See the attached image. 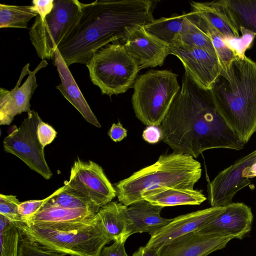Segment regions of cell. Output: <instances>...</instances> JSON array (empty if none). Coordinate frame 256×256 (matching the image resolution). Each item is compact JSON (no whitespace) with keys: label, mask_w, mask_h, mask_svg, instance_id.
Returning a JSON list of instances; mask_svg holds the SVG:
<instances>
[{"label":"cell","mask_w":256,"mask_h":256,"mask_svg":"<svg viewBox=\"0 0 256 256\" xmlns=\"http://www.w3.org/2000/svg\"><path fill=\"white\" fill-rule=\"evenodd\" d=\"M160 127L162 140L174 152L194 158L207 150H240L245 145L218 113L209 92L198 88L186 72Z\"/></svg>","instance_id":"1"},{"label":"cell","mask_w":256,"mask_h":256,"mask_svg":"<svg viewBox=\"0 0 256 256\" xmlns=\"http://www.w3.org/2000/svg\"><path fill=\"white\" fill-rule=\"evenodd\" d=\"M154 2L96 0L83 4L80 20L58 46L66 64H87L94 54L111 42L124 43L154 20Z\"/></svg>","instance_id":"2"},{"label":"cell","mask_w":256,"mask_h":256,"mask_svg":"<svg viewBox=\"0 0 256 256\" xmlns=\"http://www.w3.org/2000/svg\"><path fill=\"white\" fill-rule=\"evenodd\" d=\"M208 92L218 113L246 144L256 132V63L237 56Z\"/></svg>","instance_id":"3"},{"label":"cell","mask_w":256,"mask_h":256,"mask_svg":"<svg viewBox=\"0 0 256 256\" xmlns=\"http://www.w3.org/2000/svg\"><path fill=\"white\" fill-rule=\"evenodd\" d=\"M200 163L180 153L162 154L153 164L114 184L120 202L128 206L142 200L144 192L160 188L194 189L202 176Z\"/></svg>","instance_id":"4"},{"label":"cell","mask_w":256,"mask_h":256,"mask_svg":"<svg viewBox=\"0 0 256 256\" xmlns=\"http://www.w3.org/2000/svg\"><path fill=\"white\" fill-rule=\"evenodd\" d=\"M21 234L54 251L72 256H100L112 241L98 213L72 222L28 224L16 222Z\"/></svg>","instance_id":"5"},{"label":"cell","mask_w":256,"mask_h":256,"mask_svg":"<svg viewBox=\"0 0 256 256\" xmlns=\"http://www.w3.org/2000/svg\"><path fill=\"white\" fill-rule=\"evenodd\" d=\"M178 76L168 70H151L136 80L132 102L142 124L160 126L180 89Z\"/></svg>","instance_id":"6"},{"label":"cell","mask_w":256,"mask_h":256,"mask_svg":"<svg viewBox=\"0 0 256 256\" xmlns=\"http://www.w3.org/2000/svg\"><path fill=\"white\" fill-rule=\"evenodd\" d=\"M94 84L102 94L111 96L132 87L138 72L136 64L123 44H108L96 52L86 65Z\"/></svg>","instance_id":"7"},{"label":"cell","mask_w":256,"mask_h":256,"mask_svg":"<svg viewBox=\"0 0 256 256\" xmlns=\"http://www.w3.org/2000/svg\"><path fill=\"white\" fill-rule=\"evenodd\" d=\"M77 0H54L51 12L44 19L36 17L30 28V42L42 60L53 59L58 46L72 32L82 14Z\"/></svg>","instance_id":"8"},{"label":"cell","mask_w":256,"mask_h":256,"mask_svg":"<svg viewBox=\"0 0 256 256\" xmlns=\"http://www.w3.org/2000/svg\"><path fill=\"white\" fill-rule=\"evenodd\" d=\"M40 120L38 112L34 110L28 112L19 127L14 126L4 140L5 152L21 160L30 169L46 180L52 176L45 158L44 148L40 144L37 134Z\"/></svg>","instance_id":"9"},{"label":"cell","mask_w":256,"mask_h":256,"mask_svg":"<svg viewBox=\"0 0 256 256\" xmlns=\"http://www.w3.org/2000/svg\"><path fill=\"white\" fill-rule=\"evenodd\" d=\"M66 190L74 192L100 208L116 196L114 187L110 183L102 168L92 160L84 162L79 158L70 170Z\"/></svg>","instance_id":"10"},{"label":"cell","mask_w":256,"mask_h":256,"mask_svg":"<svg viewBox=\"0 0 256 256\" xmlns=\"http://www.w3.org/2000/svg\"><path fill=\"white\" fill-rule=\"evenodd\" d=\"M48 65L46 60H42L34 70L30 71L28 63L23 67L14 88L11 90L0 88V125H9L16 115L30 112V100L38 86L36 74Z\"/></svg>","instance_id":"11"},{"label":"cell","mask_w":256,"mask_h":256,"mask_svg":"<svg viewBox=\"0 0 256 256\" xmlns=\"http://www.w3.org/2000/svg\"><path fill=\"white\" fill-rule=\"evenodd\" d=\"M169 50L181 61L185 72L198 88L211 90L222 70L218 58L198 48L169 46Z\"/></svg>","instance_id":"12"},{"label":"cell","mask_w":256,"mask_h":256,"mask_svg":"<svg viewBox=\"0 0 256 256\" xmlns=\"http://www.w3.org/2000/svg\"><path fill=\"white\" fill-rule=\"evenodd\" d=\"M256 161L252 152L221 171L208 184V192L211 206H224L232 202L236 194L250 184V179L242 177L243 169Z\"/></svg>","instance_id":"13"},{"label":"cell","mask_w":256,"mask_h":256,"mask_svg":"<svg viewBox=\"0 0 256 256\" xmlns=\"http://www.w3.org/2000/svg\"><path fill=\"white\" fill-rule=\"evenodd\" d=\"M224 209V206H211L172 218L168 224L150 234V238L145 246L149 248H160L173 240L196 231L212 221Z\"/></svg>","instance_id":"14"},{"label":"cell","mask_w":256,"mask_h":256,"mask_svg":"<svg viewBox=\"0 0 256 256\" xmlns=\"http://www.w3.org/2000/svg\"><path fill=\"white\" fill-rule=\"evenodd\" d=\"M212 221L196 232L200 235H220L242 239L252 229L251 208L243 202H232Z\"/></svg>","instance_id":"15"},{"label":"cell","mask_w":256,"mask_h":256,"mask_svg":"<svg viewBox=\"0 0 256 256\" xmlns=\"http://www.w3.org/2000/svg\"><path fill=\"white\" fill-rule=\"evenodd\" d=\"M123 45L139 70L162 66L170 54L169 46L148 33L144 26L136 30Z\"/></svg>","instance_id":"16"},{"label":"cell","mask_w":256,"mask_h":256,"mask_svg":"<svg viewBox=\"0 0 256 256\" xmlns=\"http://www.w3.org/2000/svg\"><path fill=\"white\" fill-rule=\"evenodd\" d=\"M232 239L228 236L200 235L192 232L164 244L160 248L159 256H207L225 248Z\"/></svg>","instance_id":"17"},{"label":"cell","mask_w":256,"mask_h":256,"mask_svg":"<svg viewBox=\"0 0 256 256\" xmlns=\"http://www.w3.org/2000/svg\"><path fill=\"white\" fill-rule=\"evenodd\" d=\"M192 12L197 13L213 27L225 40L240 37V28L232 14L228 0L190 2Z\"/></svg>","instance_id":"18"},{"label":"cell","mask_w":256,"mask_h":256,"mask_svg":"<svg viewBox=\"0 0 256 256\" xmlns=\"http://www.w3.org/2000/svg\"><path fill=\"white\" fill-rule=\"evenodd\" d=\"M164 208L144 200L128 206L126 227L123 239L136 233L147 232L150 234L159 228L167 224L172 218L160 216Z\"/></svg>","instance_id":"19"},{"label":"cell","mask_w":256,"mask_h":256,"mask_svg":"<svg viewBox=\"0 0 256 256\" xmlns=\"http://www.w3.org/2000/svg\"><path fill=\"white\" fill-rule=\"evenodd\" d=\"M54 62L60 80V84L56 86V88L78 111L87 122L97 128H100V123L82 94L68 66L58 50L55 52Z\"/></svg>","instance_id":"20"},{"label":"cell","mask_w":256,"mask_h":256,"mask_svg":"<svg viewBox=\"0 0 256 256\" xmlns=\"http://www.w3.org/2000/svg\"><path fill=\"white\" fill-rule=\"evenodd\" d=\"M142 200L162 206L200 205L206 200L201 190L170 188H160L144 192Z\"/></svg>","instance_id":"21"},{"label":"cell","mask_w":256,"mask_h":256,"mask_svg":"<svg viewBox=\"0 0 256 256\" xmlns=\"http://www.w3.org/2000/svg\"><path fill=\"white\" fill-rule=\"evenodd\" d=\"M100 208L96 207L69 208L44 205L35 214L25 220L28 224L56 223L84 220L94 217Z\"/></svg>","instance_id":"22"},{"label":"cell","mask_w":256,"mask_h":256,"mask_svg":"<svg viewBox=\"0 0 256 256\" xmlns=\"http://www.w3.org/2000/svg\"><path fill=\"white\" fill-rule=\"evenodd\" d=\"M190 12L154 20L144 26V30L169 46H175Z\"/></svg>","instance_id":"23"},{"label":"cell","mask_w":256,"mask_h":256,"mask_svg":"<svg viewBox=\"0 0 256 256\" xmlns=\"http://www.w3.org/2000/svg\"><path fill=\"white\" fill-rule=\"evenodd\" d=\"M127 208L120 202H111L100 208L98 212L103 228L111 240H124L126 227Z\"/></svg>","instance_id":"24"},{"label":"cell","mask_w":256,"mask_h":256,"mask_svg":"<svg viewBox=\"0 0 256 256\" xmlns=\"http://www.w3.org/2000/svg\"><path fill=\"white\" fill-rule=\"evenodd\" d=\"M194 16V12H190L176 44L170 46L200 48L218 58L210 38L196 23Z\"/></svg>","instance_id":"25"},{"label":"cell","mask_w":256,"mask_h":256,"mask_svg":"<svg viewBox=\"0 0 256 256\" xmlns=\"http://www.w3.org/2000/svg\"><path fill=\"white\" fill-rule=\"evenodd\" d=\"M38 14L32 6L0 4V28H28L30 20Z\"/></svg>","instance_id":"26"},{"label":"cell","mask_w":256,"mask_h":256,"mask_svg":"<svg viewBox=\"0 0 256 256\" xmlns=\"http://www.w3.org/2000/svg\"><path fill=\"white\" fill-rule=\"evenodd\" d=\"M194 20L200 28L210 38L221 64L222 69L228 67L236 57L237 54L236 52L226 44L224 40L217 30L196 12H195Z\"/></svg>","instance_id":"27"},{"label":"cell","mask_w":256,"mask_h":256,"mask_svg":"<svg viewBox=\"0 0 256 256\" xmlns=\"http://www.w3.org/2000/svg\"><path fill=\"white\" fill-rule=\"evenodd\" d=\"M239 28L256 35V0H228Z\"/></svg>","instance_id":"28"},{"label":"cell","mask_w":256,"mask_h":256,"mask_svg":"<svg viewBox=\"0 0 256 256\" xmlns=\"http://www.w3.org/2000/svg\"><path fill=\"white\" fill-rule=\"evenodd\" d=\"M20 238L16 222L0 214V256H18Z\"/></svg>","instance_id":"29"},{"label":"cell","mask_w":256,"mask_h":256,"mask_svg":"<svg viewBox=\"0 0 256 256\" xmlns=\"http://www.w3.org/2000/svg\"><path fill=\"white\" fill-rule=\"evenodd\" d=\"M46 204L54 206L69 208L96 207L85 198L66 190L52 198Z\"/></svg>","instance_id":"30"},{"label":"cell","mask_w":256,"mask_h":256,"mask_svg":"<svg viewBox=\"0 0 256 256\" xmlns=\"http://www.w3.org/2000/svg\"><path fill=\"white\" fill-rule=\"evenodd\" d=\"M65 256V254L52 250L38 242L30 240L20 234L18 256Z\"/></svg>","instance_id":"31"},{"label":"cell","mask_w":256,"mask_h":256,"mask_svg":"<svg viewBox=\"0 0 256 256\" xmlns=\"http://www.w3.org/2000/svg\"><path fill=\"white\" fill-rule=\"evenodd\" d=\"M20 202L16 196L0 194V214L14 222H23L18 212Z\"/></svg>","instance_id":"32"},{"label":"cell","mask_w":256,"mask_h":256,"mask_svg":"<svg viewBox=\"0 0 256 256\" xmlns=\"http://www.w3.org/2000/svg\"><path fill=\"white\" fill-rule=\"evenodd\" d=\"M66 189L67 186L64 185L56 190L54 192L44 199L20 202L18 207V212L22 218L23 220L22 222H24L25 220L38 212L52 198Z\"/></svg>","instance_id":"33"},{"label":"cell","mask_w":256,"mask_h":256,"mask_svg":"<svg viewBox=\"0 0 256 256\" xmlns=\"http://www.w3.org/2000/svg\"><path fill=\"white\" fill-rule=\"evenodd\" d=\"M37 134L40 144L44 148L52 142L56 136L57 132L51 126L40 119L38 126Z\"/></svg>","instance_id":"34"},{"label":"cell","mask_w":256,"mask_h":256,"mask_svg":"<svg viewBox=\"0 0 256 256\" xmlns=\"http://www.w3.org/2000/svg\"><path fill=\"white\" fill-rule=\"evenodd\" d=\"M126 242L122 239L114 240L112 245L103 248L100 256H129L125 250Z\"/></svg>","instance_id":"35"},{"label":"cell","mask_w":256,"mask_h":256,"mask_svg":"<svg viewBox=\"0 0 256 256\" xmlns=\"http://www.w3.org/2000/svg\"><path fill=\"white\" fill-rule=\"evenodd\" d=\"M54 0H34L32 6V10L42 19L52 10Z\"/></svg>","instance_id":"36"},{"label":"cell","mask_w":256,"mask_h":256,"mask_svg":"<svg viewBox=\"0 0 256 256\" xmlns=\"http://www.w3.org/2000/svg\"><path fill=\"white\" fill-rule=\"evenodd\" d=\"M142 138L148 143L154 144L162 138V132L160 126H149L142 134Z\"/></svg>","instance_id":"37"},{"label":"cell","mask_w":256,"mask_h":256,"mask_svg":"<svg viewBox=\"0 0 256 256\" xmlns=\"http://www.w3.org/2000/svg\"><path fill=\"white\" fill-rule=\"evenodd\" d=\"M108 134L114 142H119L127 136V130L120 122L114 123L108 131Z\"/></svg>","instance_id":"38"},{"label":"cell","mask_w":256,"mask_h":256,"mask_svg":"<svg viewBox=\"0 0 256 256\" xmlns=\"http://www.w3.org/2000/svg\"><path fill=\"white\" fill-rule=\"evenodd\" d=\"M160 248H149L140 246L132 256H159Z\"/></svg>","instance_id":"39"},{"label":"cell","mask_w":256,"mask_h":256,"mask_svg":"<svg viewBox=\"0 0 256 256\" xmlns=\"http://www.w3.org/2000/svg\"><path fill=\"white\" fill-rule=\"evenodd\" d=\"M242 176L249 179L256 177V161L243 169Z\"/></svg>","instance_id":"40"}]
</instances>
